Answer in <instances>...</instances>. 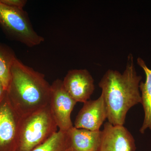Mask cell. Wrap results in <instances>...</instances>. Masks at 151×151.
Returning a JSON list of instances; mask_svg holds the SVG:
<instances>
[{
    "label": "cell",
    "instance_id": "6da1fadb",
    "mask_svg": "<svg viewBox=\"0 0 151 151\" xmlns=\"http://www.w3.org/2000/svg\"><path fill=\"white\" fill-rule=\"evenodd\" d=\"M128 59L123 73L109 69L99 83L108 122L114 126H124L129 110L141 103L139 84L142 77L136 71L132 54L128 56Z\"/></svg>",
    "mask_w": 151,
    "mask_h": 151
},
{
    "label": "cell",
    "instance_id": "7a4b0ae2",
    "mask_svg": "<svg viewBox=\"0 0 151 151\" xmlns=\"http://www.w3.org/2000/svg\"><path fill=\"white\" fill-rule=\"evenodd\" d=\"M7 94L21 117L49 105L51 85L45 75L16 58L12 65Z\"/></svg>",
    "mask_w": 151,
    "mask_h": 151
},
{
    "label": "cell",
    "instance_id": "3957f363",
    "mask_svg": "<svg viewBox=\"0 0 151 151\" xmlns=\"http://www.w3.org/2000/svg\"><path fill=\"white\" fill-rule=\"evenodd\" d=\"M58 128L49 105L21 117L17 151H31L46 142Z\"/></svg>",
    "mask_w": 151,
    "mask_h": 151
},
{
    "label": "cell",
    "instance_id": "277c9868",
    "mask_svg": "<svg viewBox=\"0 0 151 151\" xmlns=\"http://www.w3.org/2000/svg\"><path fill=\"white\" fill-rule=\"evenodd\" d=\"M0 26L14 40L29 47L40 45L44 38L34 29L27 13L0 1Z\"/></svg>",
    "mask_w": 151,
    "mask_h": 151
},
{
    "label": "cell",
    "instance_id": "5b68a950",
    "mask_svg": "<svg viewBox=\"0 0 151 151\" xmlns=\"http://www.w3.org/2000/svg\"><path fill=\"white\" fill-rule=\"evenodd\" d=\"M21 117L5 95L0 100V151H17Z\"/></svg>",
    "mask_w": 151,
    "mask_h": 151
},
{
    "label": "cell",
    "instance_id": "8992f818",
    "mask_svg": "<svg viewBox=\"0 0 151 151\" xmlns=\"http://www.w3.org/2000/svg\"><path fill=\"white\" fill-rule=\"evenodd\" d=\"M76 103L65 90L62 80L52 82L49 105L60 131L68 132L73 127L70 116Z\"/></svg>",
    "mask_w": 151,
    "mask_h": 151
},
{
    "label": "cell",
    "instance_id": "52a82bcc",
    "mask_svg": "<svg viewBox=\"0 0 151 151\" xmlns=\"http://www.w3.org/2000/svg\"><path fill=\"white\" fill-rule=\"evenodd\" d=\"M101 142L98 151H135L133 135L124 126H114L109 122L101 131Z\"/></svg>",
    "mask_w": 151,
    "mask_h": 151
},
{
    "label": "cell",
    "instance_id": "ba28073f",
    "mask_svg": "<svg viewBox=\"0 0 151 151\" xmlns=\"http://www.w3.org/2000/svg\"><path fill=\"white\" fill-rule=\"evenodd\" d=\"M62 81L66 92L77 103L89 100L95 89L94 79L85 69L69 70Z\"/></svg>",
    "mask_w": 151,
    "mask_h": 151
},
{
    "label": "cell",
    "instance_id": "9c48e42d",
    "mask_svg": "<svg viewBox=\"0 0 151 151\" xmlns=\"http://www.w3.org/2000/svg\"><path fill=\"white\" fill-rule=\"evenodd\" d=\"M107 119V112L102 94L95 100L84 103L76 118L74 127L90 131H100V127Z\"/></svg>",
    "mask_w": 151,
    "mask_h": 151
},
{
    "label": "cell",
    "instance_id": "30bf717a",
    "mask_svg": "<svg viewBox=\"0 0 151 151\" xmlns=\"http://www.w3.org/2000/svg\"><path fill=\"white\" fill-rule=\"evenodd\" d=\"M70 147L74 151H98L101 131H92L73 127L68 131Z\"/></svg>",
    "mask_w": 151,
    "mask_h": 151
},
{
    "label": "cell",
    "instance_id": "8fae6325",
    "mask_svg": "<svg viewBox=\"0 0 151 151\" xmlns=\"http://www.w3.org/2000/svg\"><path fill=\"white\" fill-rule=\"evenodd\" d=\"M137 61L138 65L145 71L146 77L145 82L141 81L139 84L141 103L142 105L145 114L144 122L139 132L141 134H144L147 129L151 130V70L142 58H139Z\"/></svg>",
    "mask_w": 151,
    "mask_h": 151
},
{
    "label": "cell",
    "instance_id": "7c38bea8",
    "mask_svg": "<svg viewBox=\"0 0 151 151\" xmlns=\"http://www.w3.org/2000/svg\"><path fill=\"white\" fill-rule=\"evenodd\" d=\"M16 58L10 47L0 42V82L6 91L10 80L11 68Z\"/></svg>",
    "mask_w": 151,
    "mask_h": 151
},
{
    "label": "cell",
    "instance_id": "4fadbf2b",
    "mask_svg": "<svg viewBox=\"0 0 151 151\" xmlns=\"http://www.w3.org/2000/svg\"><path fill=\"white\" fill-rule=\"evenodd\" d=\"M70 147L68 132L59 130L46 142L31 151H68Z\"/></svg>",
    "mask_w": 151,
    "mask_h": 151
},
{
    "label": "cell",
    "instance_id": "5bb4252c",
    "mask_svg": "<svg viewBox=\"0 0 151 151\" xmlns=\"http://www.w3.org/2000/svg\"><path fill=\"white\" fill-rule=\"evenodd\" d=\"M0 1L13 8L24 10L27 3L26 0H0Z\"/></svg>",
    "mask_w": 151,
    "mask_h": 151
},
{
    "label": "cell",
    "instance_id": "9a60e30c",
    "mask_svg": "<svg viewBox=\"0 0 151 151\" xmlns=\"http://www.w3.org/2000/svg\"><path fill=\"white\" fill-rule=\"evenodd\" d=\"M6 93V91L4 88L2 84L0 82V100H1L4 97Z\"/></svg>",
    "mask_w": 151,
    "mask_h": 151
},
{
    "label": "cell",
    "instance_id": "2e32d148",
    "mask_svg": "<svg viewBox=\"0 0 151 151\" xmlns=\"http://www.w3.org/2000/svg\"><path fill=\"white\" fill-rule=\"evenodd\" d=\"M68 151H74V150H73V149H72V148H71V147H70V149H69V150H68Z\"/></svg>",
    "mask_w": 151,
    "mask_h": 151
}]
</instances>
